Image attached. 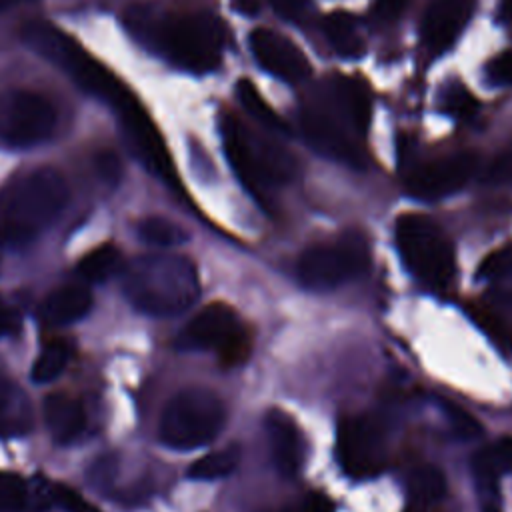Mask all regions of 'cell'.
I'll list each match as a JSON object with an SVG mask.
<instances>
[{"instance_id":"obj_5","label":"cell","mask_w":512,"mask_h":512,"mask_svg":"<svg viewBox=\"0 0 512 512\" xmlns=\"http://www.w3.org/2000/svg\"><path fill=\"white\" fill-rule=\"evenodd\" d=\"M396 248L406 268L426 286L444 290L456 272L454 248L444 230L426 214L408 212L394 226Z\"/></svg>"},{"instance_id":"obj_39","label":"cell","mask_w":512,"mask_h":512,"mask_svg":"<svg viewBox=\"0 0 512 512\" xmlns=\"http://www.w3.org/2000/svg\"><path fill=\"white\" fill-rule=\"evenodd\" d=\"M20 326V316L14 308L0 304V336L14 334Z\"/></svg>"},{"instance_id":"obj_28","label":"cell","mask_w":512,"mask_h":512,"mask_svg":"<svg viewBox=\"0 0 512 512\" xmlns=\"http://www.w3.org/2000/svg\"><path fill=\"white\" fill-rule=\"evenodd\" d=\"M66 364H68V348L60 342H52L36 358V362L30 370L32 380L38 384L52 382L54 378L60 376V372L66 368Z\"/></svg>"},{"instance_id":"obj_42","label":"cell","mask_w":512,"mask_h":512,"mask_svg":"<svg viewBox=\"0 0 512 512\" xmlns=\"http://www.w3.org/2000/svg\"><path fill=\"white\" fill-rule=\"evenodd\" d=\"M500 16L504 20H512V0H500Z\"/></svg>"},{"instance_id":"obj_6","label":"cell","mask_w":512,"mask_h":512,"mask_svg":"<svg viewBox=\"0 0 512 512\" xmlns=\"http://www.w3.org/2000/svg\"><path fill=\"white\" fill-rule=\"evenodd\" d=\"M132 30L154 32L168 58L194 74L210 72L220 64L224 30L208 12L170 16L160 24L136 26Z\"/></svg>"},{"instance_id":"obj_41","label":"cell","mask_w":512,"mask_h":512,"mask_svg":"<svg viewBox=\"0 0 512 512\" xmlns=\"http://www.w3.org/2000/svg\"><path fill=\"white\" fill-rule=\"evenodd\" d=\"M234 8L242 14L252 16L258 12V2L256 0H234Z\"/></svg>"},{"instance_id":"obj_25","label":"cell","mask_w":512,"mask_h":512,"mask_svg":"<svg viewBox=\"0 0 512 512\" xmlns=\"http://www.w3.org/2000/svg\"><path fill=\"white\" fill-rule=\"evenodd\" d=\"M408 488L414 504L428 506L438 502L446 494V478L442 470H438L436 466L424 464L412 472L408 480Z\"/></svg>"},{"instance_id":"obj_20","label":"cell","mask_w":512,"mask_h":512,"mask_svg":"<svg viewBox=\"0 0 512 512\" xmlns=\"http://www.w3.org/2000/svg\"><path fill=\"white\" fill-rule=\"evenodd\" d=\"M336 98L340 100V106L350 120V124L358 132H366L370 124L372 114V100L366 84L358 78L350 76H338L336 80Z\"/></svg>"},{"instance_id":"obj_23","label":"cell","mask_w":512,"mask_h":512,"mask_svg":"<svg viewBox=\"0 0 512 512\" xmlns=\"http://www.w3.org/2000/svg\"><path fill=\"white\" fill-rule=\"evenodd\" d=\"M238 462H240V446L230 444L226 448L214 450L198 458L196 462H192L188 468V476L192 480H218L232 474Z\"/></svg>"},{"instance_id":"obj_22","label":"cell","mask_w":512,"mask_h":512,"mask_svg":"<svg viewBox=\"0 0 512 512\" xmlns=\"http://www.w3.org/2000/svg\"><path fill=\"white\" fill-rule=\"evenodd\" d=\"M474 474L482 484L496 482L502 474L512 472V436L480 448L472 462Z\"/></svg>"},{"instance_id":"obj_2","label":"cell","mask_w":512,"mask_h":512,"mask_svg":"<svg viewBox=\"0 0 512 512\" xmlns=\"http://www.w3.org/2000/svg\"><path fill=\"white\" fill-rule=\"evenodd\" d=\"M68 202L64 176L40 166L22 172L0 188V246L22 248L48 228Z\"/></svg>"},{"instance_id":"obj_43","label":"cell","mask_w":512,"mask_h":512,"mask_svg":"<svg viewBox=\"0 0 512 512\" xmlns=\"http://www.w3.org/2000/svg\"><path fill=\"white\" fill-rule=\"evenodd\" d=\"M2 2V6L6 8V6H10V4H14V2H20V0H0Z\"/></svg>"},{"instance_id":"obj_40","label":"cell","mask_w":512,"mask_h":512,"mask_svg":"<svg viewBox=\"0 0 512 512\" xmlns=\"http://www.w3.org/2000/svg\"><path fill=\"white\" fill-rule=\"evenodd\" d=\"M406 6V0H376V8L384 18H396Z\"/></svg>"},{"instance_id":"obj_45","label":"cell","mask_w":512,"mask_h":512,"mask_svg":"<svg viewBox=\"0 0 512 512\" xmlns=\"http://www.w3.org/2000/svg\"><path fill=\"white\" fill-rule=\"evenodd\" d=\"M484 512H500V510H498V508H490V506H488Z\"/></svg>"},{"instance_id":"obj_15","label":"cell","mask_w":512,"mask_h":512,"mask_svg":"<svg viewBox=\"0 0 512 512\" xmlns=\"http://www.w3.org/2000/svg\"><path fill=\"white\" fill-rule=\"evenodd\" d=\"M264 426L276 470L284 478H296L306 456V442L300 426L282 408H270L266 412Z\"/></svg>"},{"instance_id":"obj_7","label":"cell","mask_w":512,"mask_h":512,"mask_svg":"<svg viewBox=\"0 0 512 512\" xmlns=\"http://www.w3.org/2000/svg\"><path fill=\"white\" fill-rule=\"evenodd\" d=\"M226 408L208 388H186L170 398L160 416V440L174 450H194L212 442L224 428Z\"/></svg>"},{"instance_id":"obj_31","label":"cell","mask_w":512,"mask_h":512,"mask_svg":"<svg viewBox=\"0 0 512 512\" xmlns=\"http://www.w3.org/2000/svg\"><path fill=\"white\" fill-rule=\"evenodd\" d=\"M50 494H52V502L64 512H100L82 494H78L74 488L66 484H60V482L50 484Z\"/></svg>"},{"instance_id":"obj_4","label":"cell","mask_w":512,"mask_h":512,"mask_svg":"<svg viewBox=\"0 0 512 512\" xmlns=\"http://www.w3.org/2000/svg\"><path fill=\"white\" fill-rule=\"evenodd\" d=\"M220 128L232 170L256 198L264 200L274 186L292 176V158L282 148L260 136H252L234 116H222Z\"/></svg>"},{"instance_id":"obj_1","label":"cell","mask_w":512,"mask_h":512,"mask_svg":"<svg viewBox=\"0 0 512 512\" xmlns=\"http://www.w3.org/2000/svg\"><path fill=\"white\" fill-rule=\"evenodd\" d=\"M22 38L28 42L30 48H34L46 60H52L66 74H70L74 82L86 92L114 106L136 146H146L158 136L152 120L136 102V98L122 86V82H118V78L110 70L96 62L66 32L50 22L34 20L22 28Z\"/></svg>"},{"instance_id":"obj_26","label":"cell","mask_w":512,"mask_h":512,"mask_svg":"<svg viewBox=\"0 0 512 512\" xmlns=\"http://www.w3.org/2000/svg\"><path fill=\"white\" fill-rule=\"evenodd\" d=\"M236 94H238L242 106L246 108V112L252 118H256L262 126H268L272 130H282V132L288 130L284 120L276 114V110L264 100V96L258 92V88L248 78H240L238 80Z\"/></svg>"},{"instance_id":"obj_33","label":"cell","mask_w":512,"mask_h":512,"mask_svg":"<svg viewBox=\"0 0 512 512\" xmlns=\"http://www.w3.org/2000/svg\"><path fill=\"white\" fill-rule=\"evenodd\" d=\"M484 182L490 186H510L512 184V150L500 152L486 168Z\"/></svg>"},{"instance_id":"obj_10","label":"cell","mask_w":512,"mask_h":512,"mask_svg":"<svg viewBox=\"0 0 512 512\" xmlns=\"http://www.w3.org/2000/svg\"><path fill=\"white\" fill-rule=\"evenodd\" d=\"M336 456L342 470L356 480L378 476L386 464V434L372 414H350L338 424Z\"/></svg>"},{"instance_id":"obj_34","label":"cell","mask_w":512,"mask_h":512,"mask_svg":"<svg viewBox=\"0 0 512 512\" xmlns=\"http://www.w3.org/2000/svg\"><path fill=\"white\" fill-rule=\"evenodd\" d=\"M476 98L474 94H470L464 86L456 84L452 86V90L446 94V110L452 112L454 116L458 118H464V116H470L474 114L476 110Z\"/></svg>"},{"instance_id":"obj_8","label":"cell","mask_w":512,"mask_h":512,"mask_svg":"<svg viewBox=\"0 0 512 512\" xmlns=\"http://www.w3.org/2000/svg\"><path fill=\"white\" fill-rule=\"evenodd\" d=\"M176 346L182 350H214L220 364L232 368L248 360L252 340L232 306L212 302L184 326Z\"/></svg>"},{"instance_id":"obj_32","label":"cell","mask_w":512,"mask_h":512,"mask_svg":"<svg viewBox=\"0 0 512 512\" xmlns=\"http://www.w3.org/2000/svg\"><path fill=\"white\" fill-rule=\"evenodd\" d=\"M512 274V246L500 248L492 252L478 270V278L482 280H496Z\"/></svg>"},{"instance_id":"obj_17","label":"cell","mask_w":512,"mask_h":512,"mask_svg":"<svg viewBox=\"0 0 512 512\" xmlns=\"http://www.w3.org/2000/svg\"><path fill=\"white\" fill-rule=\"evenodd\" d=\"M90 308H92L90 290L78 284H68V286L56 288L44 298L40 306V318L48 326H68L84 318Z\"/></svg>"},{"instance_id":"obj_16","label":"cell","mask_w":512,"mask_h":512,"mask_svg":"<svg viewBox=\"0 0 512 512\" xmlns=\"http://www.w3.org/2000/svg\"><path fill=\"white\" fill-rule=\"evenodd\" d=\"M474 12V0H436L424 16L422 36L430 50L444 52L460 36Z\"/></svg>"},{"instance_id":"obj_35","label":"cell","mask_w":512,"mask_h":512,"mask_svg":"<svg viewBox=\"0 0 512 512\" xmlns=\"http://www.w3.org/2000/svg\"><path fill=\"white\" fill-rule=\"evenodd\" d=\"M486 72L494 84H512V50L494 56L488 62Z\"/></svg>"},{"instance_id":"obj_29","label":"cell","mask_w":512,"mask_h":512,"mask_svg":"<svg viewBox=\"0 0 512 512\" xmlns=\"http://www.w3.org/2000/svg\"><path fill=\"white\" fill-rule=\"evenodd\" d=\"M28 482L14 472L0 470V512H26Z\"/></svg>"},{"instance_id":"obj_44","label":"cell","mask_w":512,"mask_h":512,"mask_svg":"<svg viewBox=\"0 0 512 512\" xmlns=\"http://www.w3.org/2000/svg\"><path fill=\"white\" fill-rule=\"evenodd\" d=\"M262 512H292V508H286V510H262Z\"/></svg>"},{"instance_id":"obj_46","label":"cell","mask_w":512,"mask_h":512,"mask_svg":"<svg viewBox=\"0 0 512 512\" xmlns=\"http://www.w3.org/2000/svg\"><path fill=\"white\" fill-rule=\"evenodd\" d=\"M2 8H4V6H2V2H0V10H2Z\"/></svg>"},{"instance_id":"obj_12","label":"cell","mask_w":512,"mask_h":512,"mask_svg":"<svg viewBox=\"0 0 512 512\" xmlns=\"http://www.w3.org/2000/svg\"><path fill=\"white\" fill-rule=\"evenodd\" d=\"M478 158L474 152H460L432 160L414 168L406 178V188L422 200H438L460 190L476 172Z\"/></svg>"},{"instance_id":"obj_3","label":"cell","mask_w":512,"mask_h":512,"mask_svg":"<svg viewBox=\"0 0 512 512\" xmlns=\"http://www.w3.org/2000/svg\"><path fill=\"white\" fill-rule=\"evenodd\" d=\"M126 300L150 316H174L190 308L200 294V280L190 258L180 254H144L122 272Z\"/></svg>"},{"instance_id":"obj_18","label":"cell","mask_w":512,"mask_h":512,"mask_svg":"<svg viewBox=\"0 0 512 512\" xmlns=\"http://www.w3.org/2000/svg\"><path fill=\"white\" fill-rule=\"evenodd\" d=\"M44 420L50 436L60 444L76 440L86 426L82 404L76 398L60 392L44 398Z\"/></svg>"},{"instance_id":"obj_14","label":"cell","mask_w":512,"mask_h":512,"mask_svg":"<svg viewBox=\"0 0 512 512\" xmlns=\"http://www.w3.org/2000/svg\"><path fill=\"white\" fill-rule=\"evenodd\" d=\"M302 130L310 146H314L320 154L356 168L364 164V154L358 144L328 112L314 106L306 108L302 112Z\"/></svg>"},{"instance_id":"obj_30","label":"cell","mask_w":512,"mask_h":512,"mask_svg":"<svg viewBox=\"0 0 512 512\" xmlns=\"http://www.w3.org/2000/svg\"><path fill=\"white\" fill-rule=\"evenodd\" d=\"M442 406H444V414H446L456 436L468 440V438H476L482 434L480 422L468 410H464L462 406H458L450 400H442Z\"/></svg>"},{"instance_id":"obj_21","label":"cell","mask_w":512,"mask_h":512,"mask_svg":"<svg viewBox=\"0 0 512 512\" xmlns=\"http://www.w3.org/2000/svg\"><path fill=\"white\" fill-rule=\"evenodd\" d=\"M324 34L332 48L342 58H360L364 54V40L354 18L346 12H332L324 18Z\"/></svg>"},{"instance_id":"obj_24","label":"cell","mask_w":512,"mask_h":512,"mask_svg":"<svg viewBox=\"0 0 512 512\" xmlns=\"http://www.w3.org/2000/svg\"><path fill=\"white\" fill-rule=\"evenodd\" d=\"M122 268V254L116 246L104 244L88 252L78 262V274L88 282H106L110 276H114Z\"/></svg>"},{"instance_id":"obj_11","label":"cell","mask_w":512,"mask_h":512,"mask_svg":"<svg viewBox=\"0 0 512 512\" xmlns=\"http://www.w3.org/2000/svg\"><path fill=\"white\" fill-rule=\"evenodd\" d=\"M56 126V108L38 92L12 88L0 94V138L14 146L46 140Z\"/></svg>"},{"instance_id":"obj_37","label":"cell","mask_w":512,"mask_h":512,"mask_svg":"<svg viewBox=\"0 0 512 512\" xmlns=\"http://www.w3.org/2000/svg\"><path fill=\"white\" fill-rule=\"evenodd\" d=\"M292 512H334V504L322 492H308L296 506H292Z\"/></svg>"},{"instance_id":"obj_9","label":"cell","mask_w":512,"mask_h":512,"mask_svg":"<svg viewBox=\"0 0 512 512\" xmlns=\"http://www.w3.org/2000/svg\"><path fill=\"white\" fill-rule=\"evenodd\" d=\"M370 262L368 244L362 234H342L334 242L316 244L302 252L298 278L304 286L326 290L360 276Z\"/></svg>"},{"instance_id":"obj_13","label":"cell","mask_w":512,"mask_h":512,"mask_svg":"<svg viewBox=\"0 0 512 512\" xmlns=\"http://www.w3.org/2000/svg\"><path fill=\"white\" fill-rule=\"evenodd\" d=\"M250 48L266 72L286 82H300L312 72L302 48L276 30L256 28L250 34Z\"/></svg>"},{"instance_id":"obj_36","label":"cell","mask_w":512,"mask_h":512,"mask_svg":"<svg viewBox=\"0 0 512 512\" xmlns=\"http://www.w3.org/2000/svg\"><path fill=\"white\" fill-rule=\"evenodd\" d=\"M96 172L98 176L108 182V184H116L120 180V174H122V166H120V160L114 152H100L96 156Z\"/></svg>"},{"instance_id":"obj_27","label":"cell","mask_w":512,"mask_h":512,"mask_svg":"<svg viewBox=\"0 0 512 512\" xmlns=\"http://www.w3.org/2000/svg\"><path fill=\"white\" fill-rule=\"evenodd\" d=\"M138 236L150 244V246H158V248H170V246H178L182 242L188 240V234L184 228H180L178 224H174L168 218L162 216H148L140 222L138 226Z\"/></svg>"},{"instance_id":"obj_38","label":"cell","mask_w":512,"mask_h":512,"mask_svg":"<svg viewBox=\"0 0 512 512\" xmlns=\"http://www.w3.org/2000/svg\"><path fill=\"white\" fill-rule=\"evenodd\" d=\"M268 2L286 20H298L304 14L308 4V0H268Z\"/></svg>"},{"instance_id":"obj_19","label":"cell","mask_w":512,"mask_h":512,"mask_svg":"<svg viewBox=\"0 0 512 512\" xmlns=\"http://www.w3.org/2000/svg\"><path fill=\"white\" fill-rule=\"evenodd\" d=\"M34 426L28 394L10 378L0 376V436H26Z\"/></svg>"}]
</instances>
